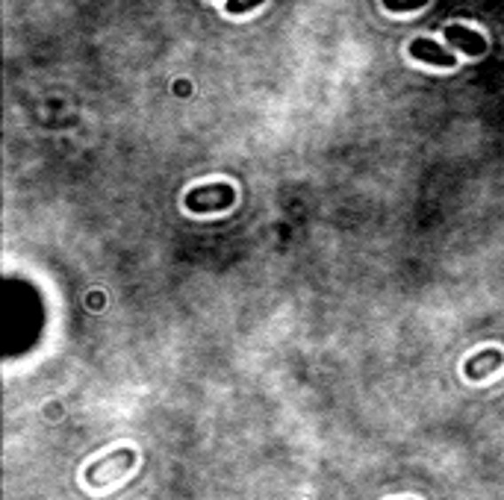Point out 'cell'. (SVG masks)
<instances>
[{
	"instance_id": "6da1fadb",
	"label": "cell",
	"mask_w": 504,
	"mask_h": 500,
	"mask_svg": "<svg viewBox=\"0 0 504 500\" xmlns=\"http://www.w3.org/2000/svg\"><path fill=\"white\" fill-rule=\"evenodd\" d=\"M236 203V189L231 183H207V186H195L186 191L183 207L195 215H207V212H224Z\"/></svg>"
},
{
	"instance_id": "7a4b0ae2",
	"label": "cell",
	"mask_w": 504,
	"mask_h": 500,
	"mask_svg": "<svg viewBox=\"0 0 504 500\" xmlns=\"http://www.w3.org/2000/svg\"><path fill=\"white\" fill-rule=\"evenodd\" d=\"M407 51H410V59H416L421 65H434V68H454L457 65V57L445 48V44L425 39V35H419V39L410 42Z\"/></svg>"
},
{
	"instance_id": "3957f363",
	"label": "cell",
	"mask_w": 504,
	"mask_h": 500,
	"mask_svg": "<svg viewBox=\"0 0 504 500\" xmlns=\"http://www.w3.org/2000/svg\"><path fill=\"white\" fill-rule=\"evenodd\" d=\"M443 39L448 48H457V51H463L466 57H484L487 53V39L478 33V30H472V27H463V24H448L445 27V33H443Z\"/></svg>"
},
{
	"instance_id": "277c9868",
	"label": "cell",
	"mask_w": 504,
	"mask_h": 500,
	"mask_svg": "<svg viewBox=\"0 0 504 500\" xmlns=\"http://www.w3.org/2000/svg\"><path fill=\"white\" fill-rule=\"evenodd\" d=\"M501 363H504V354H501V350H496V348L481 350L478 356L466 363V374H469L472 379H481V377H487V374L496 371Z\"/></svg>"
},
{
	"instance_id": "5b68a950",
	"label": "cell",
	"mask_w": 504,
	"mask_h": 500,
	"mask_svg": "<svg viewBox=\"0 0 504 500\" xmlns=\"http://www.w3.org/2000/svg\"><path fill=\"white\" fill-rule=\"evenodd\" d=\"M430 0H383V9L392 15H405V12H413L419 6H428Z\"/></svg>"
},
{
	"instance_id": "8992f818",
	"label": "cell",
	"mask_w": 504,
	"mask_h": 500,
	"mask_svg": "<svg viewBox=\"0 0 504 500\" xmlns=\"http://www.w3.org/2000/svg\"><path fill=\"white\" fill-rule=\"evenodd\" d=\"M260 4H265V0H227L224 12L227 15H245V12H251V9H256Z\"/></svg>"
}]
</instances>
